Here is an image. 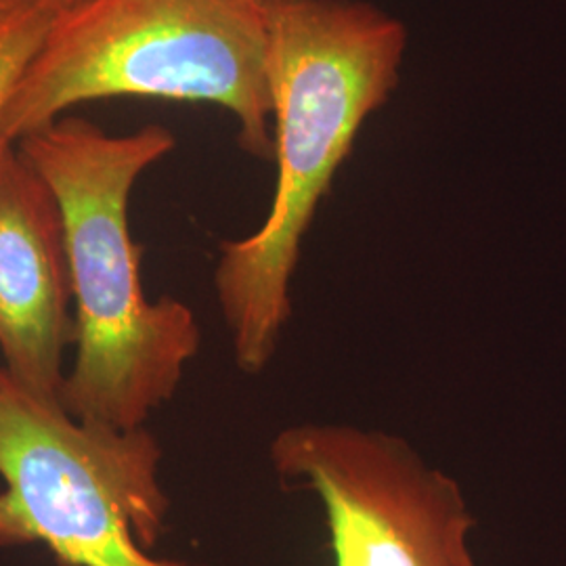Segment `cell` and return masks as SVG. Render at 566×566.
Instances as JSON below:
<instances>
[{
  "label": "cell",
  "instance_id": "6da1fadb",
  "mask_svg": "<svg viewBox=\"0 0 566 566\" xmlns=\"http://www.w3.org/2000/svg\"><path fill=\"white\" fill-rule=\"evenodd\" d=\"M277 185L264 223L221 243L214 290L243 374H261L292 319V277L365 120L399 82L403 23L364 0H264Z\"/></svg>",
  "mask_w": 566,
  "mask_h": 566
},
{
  "label": "cell",
  "instance_id": "7a4b0ae2",
  "mask_svg": "<svg viewBox=\"0 0 566 566\" xmlns=\"http://www.w3.org/2000/svg\"><path fill=\"white\" fill-rule=\"evenodd\" d=\"M175 145L160 124L107 135L93 122L65 116L18 143L60 206L76 344L60 403L81 422L143 428L172 399L198 355L202 336L193 311L170 296H145L143 248L128 227L135 182Z\"/></svg>",
  "mask_w": 566,
  "mask_h": 566
},
{
  "label": "cell",
  "instance_id": "3957f363",
  "mask_svg": "<svg viewBox=\"0 0 566 566\" xmlns=\"http://www.w3.org/2000/svg\"><path fill=\"white\" fill-rule=\"evenodd\" d=\"M212 103L254 158H273L264 0H81L60 9L0 120L18 143L81 103Z\"/></svg>",
  "mask_w": 566,
  "mask_h": 566
},
{
  "label": "cell",
  "instance_id": "277c9868",
  "mask_svg": "<svg viewBox=\"0 0 566 566\" xmlns=\"http://www.w3.org/2000/svg\"><path fill=\"white\" fill-rule=\"evenodd\" d=\"M160 460L145 428L81 422L0 367V546L42 544L61 566H198L147 554L170 506Z\"/></svg>",
  "mask_w": 566,
  "mask_h": 566
},
{
  "label": "cell",
  "instance_id": "5b68a950",
  "mask_svg": "<svg viewBox=\"0 0 566 566\" xmlns=\"http://www.w3.org/2000/svg\"><path fill=\"white\" fill-rule=\"evenodd\" d=\"M269 460L285 491L317 495L334 566H476L464 491L385 430L287 426Z\"/></svg>",
  "mask_w": 566,
  "mask_h": 566
},
{
  "label": "cell",
  "instance_id": "8992f818",
  "mask_svg": "<svg viewBox=\"0 0 566 566\" xmlns=\"http://www.w3.org/2000/svg\"><path fill=\"white\" fill-rule=\"evenodd\" d=\"M72 280L60 206L18 145L0 147V353L28 392L60 403L74 344Z\"/></svg>",
  "mask_w": 566,
  "mask_h": 566
},
{
  "label": "cell",
  "instance_id": "52a82bcc",
  "mask_svg": "<svg viewBox=\"0 0 566 566\" xmlns=\"http://www.w3.org/2000/svg\"><path fill=\"white\" fill-rule=\"evenodd\" d=\"M51 0H20L0 4V120L13 91L57 15ZM7 142L0 139V147Z\"/></svg>",
  "mask_w": 566,
  "mask_h": 566
},
{
  "label": "cell",
  "instance_id": "ba28073f",
  "mask_svg": "<svg viewBox=\"0 0 566 566\" xmlns=\"http://www.w3.org/2000/svg\"><path fill=\"white\" fill-rule=\"evenodd\" d=\"M57 9H65V7H72V4H76V2H81V0H51Z\"/></svg>",
  "mask_w": 566,
  "mask_h": 566
},
{
  "label": "cell",
  "instance_id": "9c48e42d",
  "mask_svg": "<svg viewBox=\"0 0 566 566\" xmlns=\"http://www.w3.org/2000/svg\"><path fill=\"white\" fill-rule=\"evenodd\" d=\"M7 2H20V0H0V4H7Z\"/></svg>",
  "mask_w": 566,
  "mask_h": 566
}]
</instances>
